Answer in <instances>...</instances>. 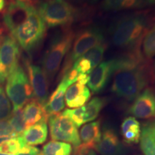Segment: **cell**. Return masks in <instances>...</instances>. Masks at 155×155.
Returning a JSON list of instances; mask_svg holds the SVG:
<instances>
[{
	"label": "cell",
	"instance_id": "cell-1",
	"mask_svg": "<svg viewBox=\"0 0 155 155\" xmlns=\"http://www.w3.org/2000/svg\"><path fill=\"white\" fill-rule=\"evenodd\" d=\"M3 22L9 35L28 54L39 47L45 35L47 27L34 0H9Z\"/></svg>",
	"mask_w": 155,
	"mask_h": 155
},
{
	"label": "cell",
	"instance_id": "cell-2",
	"mask_svg": "<svg viewBox=\"0 0 155 155\" xmlns=\"http://www.w3.org/2000/svg\"><path fill=\"white\" fill-rule=\"evenodd\" d=\"M115 60L111 91L129 101L134 100L153 80L152 68L140 50L129 52Z\"/></svg>",
	"mask_w": 155,
	"mask_h": 155
},
{
	"label": "cell",
	"instance_id": "cell-3",
	"mask_svg": "<svg viewBox=\"0 0 155 155\" xmlns=\"http://www.w3.org/2000/svg\"><path fill=\"white\" fill-rule=\"evenodd\" d=\"M148 30V19L144 13H134L118 19L111 29V41L116 47L140 50L139 45Z\"/></svg>",
	"mask_w": 155,
	"mask_h": 155
},
{
	"label": "cell",
	"instance_id": "cell-4",
	"mask_svg": "<svg viewBox=\"0 0 155 155\" xmlns=\"http://www.w3.org/2000/svg\"><path fill=\"white\" fill-rule=\"evenodd\" d=\"M75 35L71 30H65L56 34L51 40L42 59V68L48 83L53 80L59 71L63 58L72 47Z\"/></svg>",
	"mask_w": 155,
	"mask_h": 155
},
{
	"label": "cell",
	"instance_id": "cell-5",
	"mask_svg": "<svg viewBox=\"0 0 155 155\" xmlns=\"http://www.w3.org/2000/svg\"><path fill=\"white\" fill-rule=\"evenodd\" d=\"M37 7L46 27L50 28L70 25L77 16L76 9L66 0H47Z\"/></svg>",
	"mask_w": 155,
	"mask_h": 155
},
{
	"label": "cell",
	"instance_id": "cell-6",
	"mask_svg": "<svg viewBox=\"0 0 155 155\" xmlns=\"http://www.w3.org/2000/svg\"><path fill=\"white\" fill-rule=\"evenodd\" d=\"M6 93L12 104L13 111L22 109L33 97L28 74L21 65H17L7 79Z\"/></svg>",
	"mask_w": 155,
	"mask_h": 155
},
{
	"label": "cell",
	"instance_id": "cell-7",
	"mask_svg": "<svg viewBox=\"0 0 155 155\" xmlns=\"http://www.w3.org/2000/svg\"><path fill=\"white\" fill-rule=\"evenodd\" d=\"M104 34L103 31L98 27H89L83 29L77 35H75L71 53L68 59L65 63V67L62 71V75L65 71L71 68L74 62L79 58L86 53L88 50L104 43Z\"/></svg>",
	"mask_w": 155,
	"mask_h": 155
},
{
	"label": "cell",
	"instance_id": "cell-8",
	"mask_svg": "<svg viewBox=\"0 0 155 155\" xmlns=\"http://www.w3.org/2000/svg\"><path fill=\"white\" fill-rule=\"evenodd\" d=\"M48 121L50 137L53 140L68 143L75 148L80 146L81 140L78 127L68 117L63 113H59L50 116Z\"/></svg>",
	"mask_w": 155,
	"mask_h": 155
},
{
	"label": "cell",
	"instance_id": "cell-9",
	"mask_svg": "<svg viewBox=\"0 0 155 155\" xmlns=\"http://www.w3.org/2000/svg\"><path fill=\"white\" fill-rule=\"evenodd\" d=\"M19 46L10 35H6L0 44V84L5 83L19 65Z\"/></svg>",
	"mask_w": 155,
	"mask_h": 155
},
{
	"label": "cell",
	"instance_id": "cell-10",
	"mask_svg": "<svg viewBox=\"0 0 155 155\" xmlns=\"http://www.w3.org/2000/svg\"><path fill=\"white\" fill-rule=\"evenodd\" d=\"M33 96L38 101L44 106L49 98L48 81L41 67L31 63L28 60L25 61Z\"/></svg>",
	"mask_w": 155,
	"mask_h": 155
},
{
	"label": "cell",
	"instance_id": "cell-11",
	"mask_svg": "<svg viewBox=\"0 0 155 155\" xmlns=\"http://www.w3.org/2000/svg\"><path fill=\"white\" fill-rule=\"evenodd\" d=\"M133 117L141 119H155V90L147 88L134 99L129 109Z\"/></svg>",
	"mask_w": 155,
	"mask_h": 155
},
{
	"label": "cell",
	"instance_id": "cell-12",
	"mask_svg": "<svg viewBox=\"0 0 155 155\" xmlns=\"http://www.w3.org/2000/svg\"><path fill=\"white\" fill-rule=\"evenodd\" d=\"M115 69V58L101 62L88 75V81L87 83L88 88L94 94H98L102 91L109 82Z\"/></svg>",
	"mask_w": 155,
	"mask_h": 155
},
{
	"label": "cell",
	"instance_id": "cell-13",
	"mask_svg": "<svg viewBox=\"0 0 155 155\" xmlns=\"http://www.w3.org/2000/svg\"><path fill=\"white\" fill-rule=\"evenodd\" d=\"M105 51V44L98 45L77 59L71 67L76 70L79 74L89 75L101 63Z\"/></svg>",
	"mask_w": 155,
	"mask_h": 155
},
{
	"label": "cell",
	"instance_id": "cell-14",
	"mask_svg": "<svg viewBox=\"0 0 155 155\" xmlns=\"http://www.w3.org/2000/svg\"><path fill=\"white\" fill-rule=\"evenodd\" d=\"M95 150L101 155H122L124 149L115 131L109 127L104 128L100 141Z\"/></svg>",
	"mask_w": 155,
	"mask_h": 155
},
{
	"label": "cell",
	"instance_id": "cell-15",
	"mask_svg": "<svg viewBox=\"0 0 155 155\" xmlns=\"http://www.w3.org/2000/svg\"><path fill=\"white\" fill-rule=\"evenodd\" d=\"M91 96V91L88 87L75 82L67 88L65 94V101L70 108H79L88 101Z\"/></svg>",
	"mask_w": 155,
	"mask_h": 155
},
{
	"label": "cell",
	"instance_id": "cell-16",
	"mask_svg": "<svg viewBox=\"0 0 155 155\" xmlns=\"http://www.w3.org/2000/svg\"><path fill=\"white\" fill-rule=\"evenodd\" d=\"M70 86L65 80L61 79L57 88L54 91L53 94L50 96L43 106L45 113L48 118L50 116L61 113L65 108V94L67 88Z\"/></svg>",
	"mask_w": 155,
	"mask_h": 155
},
{
	"label": "cell",
	"instance_id": "cell-17",
	"mask_svg": "<svg viewBox=\"0 0 155 155\" xmlns=\"http://www.w3.org/2000/svg\"><path fill=\"white\" fill-rule=\"evenodd\" d=\"M47 121H40L27 127L21 134V138L28 146H36L43 144L48 138Z\"/></svg>",
	"mask_w": 155,
	"mask_h": 155
},
{
	"label": "cell",
	"instance_id": "cell-18",
	"mask_svg": "<svg viewBox=\"0 0 155 155\" xmlns=\"http://www.w3.org/2000/svg\"><path fill=\"white\" fill-rule=\"evenodd\" d=\"M80 146L93 150L100 141L101 137L100 121H92L83 126L79 133Z\"/></svg>",
	"mask_w": 155,
	"mask_h": 155
},
{
	"label": "cell",
	"instance_id": "cell-19",
	"mask_svg": "<svg viewBox=\"0 0 155 155\" xmlns=\"http://www.w3.org/2000/svg\"><path fill=\"white\" fill-rule=\"evenodd\" d=\"M22 114L26 128L38 122L48 121V116L45 113L43 106L35 98H32L25 104L22 109Z\"/></svg>",
	"mask_w": 155,
	"mask_h": 155
},
{
	"label": "cell",
	"instance_id": "cell-20",
	"mask_svg": "<svg viewBox=\"0 0 155 155\" xmlns=\"http://www.w3.org/2000/svg\"><path fill=\"white\" fill-rule=\"evenodd\" d=\"M155 4V0H103L104 11L117 12L124 9H141Z\"/></svg>",
	"mask_w": 155,
	"mask_h": 155
},
{
	"label": "cell",
	"instance_id": "cell-21",
	"mask_svg": "<svg viewBox=\"0 0 155 155\" xmlns=\"http://www.w3.org/2000/svg\"><path fill=\"white\" fill-rule=\"evenodd\" d=\"M121 134L124 141L129 144H138L141 137V126L133 116L126 118L121 126Z\"/></svg>",
	"mask_w": 155,
	"mask_h": 155
},
{
	"label": "cell",
	"instance_id": "cell-22",
	"mask_svg": "<svg viewBox=\"0 0 155 155\" xmlns=\"http://www.w3.org/2000/svg\"><path fill=\"white\" fill-rule=\"evenodd\" d=\"M154 122H148L142 127L140 137V147L144 155H155Z\"/></svg>",
	"mask_w": 155,
	"mask_h": 155
},
{
	"label": "cell",
	"instance_id": "cell-23",
	"mask_svg": "<svg viewBox=\"0 0 155 155\" xmlns=\"http://www.w3.org/2000/svg\"><path fill=\"white\" fill-rule=\"evenodd\" d=\"M72 151V146L68 143L52 140L44 145L41 155H71Z\"/></svg>",
	"mask_w": 155,
	"mask_h": 155
},
{
	"label": "cell",
	"instance_id": "cell-24",
	"mask_svg": "<svg viewBox=\"0 0 155 155\" xmlns=\"http://www.w3.org/2000/svg\"><path fill=\"white\" fill-rule=\"evenodd\" d=\"M106 100L104 98L94 97L84 105L85 123L93 121L98 117L100 112L105 106Z\"/></svg>",
	"mask_w": 155,
	"mask_h": 155
},
{
	"label": "cell",
	"instance_id": "cell-25",
	"mask_svg": "<svg viewBox=\"0 0 155 155\" xmlns=\"http://www.w3.org/2000/svg\"><path fill=\"white\" fill-rule=\"evenodd\" d=\"M143 55L146 59H151L155 56V24L147 30L143 38Z\"/></svg>",
	"mask_w": 155,
	"mask_h": 155
},
{
	"label": "cell",
	"instance_id": "cell-26",
	"mask_svg": "<svg viewBox=\"0 0 155 155\" xmlns=\"http://www.w3.org/2000/svg\"><path fill=\"white\" fill-rule=\"evenodd\" d=\"M27 144L23 141L21 137H14L0 144V152L7 154H14L18 152Z\"/></svg>",
	"mask_w": 155,
	"mask_h": 155
},
{
	"label": "cell",
	"instance_id": "cell-27",
	"mask_svg": "<svg viewBox=\"0 0 155 155\" xmlns=\"http://www.w3.org/2000/svg\"><path fill=\"white\" fill-rule=\"evenodd\" d=\"M8 121L12 127L13 130L16 134L19 137L21 136L23 131L26 129L24 118L22 114V108L18 111L12 112L11 116L8 119Z\"/></svg>",
	"mask_w": 155,
	"mask_h": 155
},
{
	"label": "cell",
	"instance_id": "cell-28",
	"mask_svg": "<svg viewBox=\"0 0 155 155\" xmlns=\"http://www.w3.org/2000/svg\"><path fill=\"white\" fill-rule=\"evenodd\" d=\"M12 114L10 101L6 95L3 88L0 86V121L7 120Z\"/></svg>",
	"mask_w": 155,
	"mask_h": 155
},
{
	"label": "cell",
	"instance_id": "cell-29",
	"mask_svg": "<svg viewBox=\"0 0 155 155\" xmlns=\"http://www.w3.org/2000/svg\"><path fill=\"white\" fill-rule=\"evenodd\" d=\"M63 114L65 116H66L67 117H68L76 125L78 128L85 124L84 106L79 108H73V109H71V108L65 109L63 112Z\"/></svg>",
	"mask_w": 155,
	"mask_h": 155
},
{
	"label": "cell",
	"instance_id": "cell-30",
	"mask_svg": "<svg viewBox=\"0 0 155 155\" xmlns=\"http://www.w3.org/2000/svg\"><path fill=\"white\" fill-rule=\"evenodd\" d=\"M17 137L18 136L15 134V131L13 130L12 127H11L8 120L0 121V138L9 139Z\"/></svg>",
	"mask_w": 155,
	"mask_h": 155
},
{
	"label": "cell",
	"instance_id": "cell-31",
	"mask_svg": "<svg viewBox=\"0 0 155 155\" xmlns=\"http://www.w3.org/2000/svg\"><path fill=\"white\" fill-rule=\"evenodd\" d=\"M13 155H41V151L35 147L27 145L22 150Z\"/></svg>",
	"mask_w": 155,
	"mask_h": 155
},
{
	"label": "cell",
	"instance_id": "cell-32",
	"mask_svg": "<svg viewBox=\"0 0 155 155\" xmlns=\"http://www.w3.org/2000/svg\"><path fill=\"white\" fill-rule=\"evenodd\" d=\"M73 155H96L93 150L86 149L84 147L78 146L74 149Z\"/></svg>",
	"mask_w": 155,
	"mask_h": 155
},
{
	"label": "cell",
	"instance_id": "cell-33",
	"mask_svg": "<svg viewBox=\"0 0 155 155\" xmlns=\"http://www.w3.org/2000/svg\"><path fill=\"white\" fill-rule=\"evenodd\" d=\"M88 81V75L87 74H80L78 77L77 82L80 83L83 85L87 84Z\"/></svg>",
	"mask_w": 155,
	"mask_h": 155
},
{
	"label": "cell",
	"instance_id": "cell-34",
	"mask_svg": "<svg viewBox=\"0 0 155 155\" xmlns=\"http://www.w3.org/2000/svg\"><path fill=\"white\" fill-rule=\"evenodd\" d=\"M6 2L5 0H0V12H2L4 9H5Z\"/></svg>",
	"mask_w": 155,
	"mask_h": 155
},
{
	"label": "cell",
	"instance_id": "cell-35",
	"mask_svg": "<svg viewBox=\"0 0 155 155\" xmlns=\"http://www.w3.org/2000/svg\"><path fill=\"white\" fill-rule=\"evenodd\" d=\"M152 72H153V80H154L155 83V61L154 63V65H153L152 67Z\"/></svg>",
	"mask_w": 155,
	"mask_h": 155
},
{
	"label": "cell",
	"instance_id": "cell-36",
	"mask_svg": "<svg viewBox=\"0 0 155 155\" xmlns=\"http://www.w3.org/2000/svg\"><path fill=\"white\" fill-rule=\"evenodd\" d=\"M85 1L88 2V3H91V4H94V3L97 2L99 1V0H85Z\"/></svg>",
	"mask_w": 155,
	"mask_h": 155
},
{
	"label": "cell",
	"instance_id": "cell-37",
	"mask_svg": "<svg viewBox=\"0 0 155 155\" xmlns=\"http://www.w3.org/2000/svg\"><path fill=\"white\" fill-rule=\"evenodd\" d=\"M0 155H13V154H3V153L0 152Z\"/></svg>",
	"mask_w": 155,
	"mask_h": 155
},
{
	"label": "cell",
	"instance_id": "cell-38",
	"mask_svg": "<svg viewBox=\"0 0 155 155\" xmlns=\"http://www.w3.org/2000/svg\"><path fill=\"white\" fill-rule=\"evenodd\" d=\"M154 136H155V122L154 124Z\"/></svg>",
	"mask_w": 155,
	"mask_h": 155
},
{
	"label": "cell",
	"instance_id": "cell-39",
	"mask_svg": "<svg viewBox=\"0 0 155 155\" xmlns=\"http://www.w3.org/2000/svg\"><path fill=\"white\" fill-rule=\"evenodd\" d=\"M46 1H47V0H46Z\"/></svg>",
	"mask_w": 155,
	"mask_h": 155
}]
</instances>
